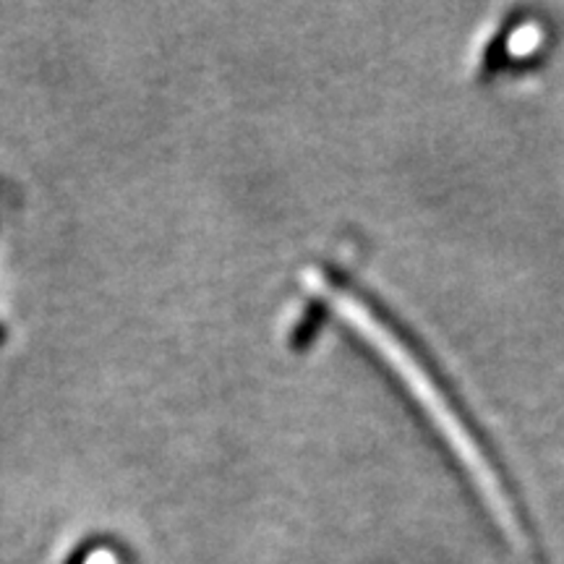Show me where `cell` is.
I'll return each instance as SVG.
<instances>
[{"instance_id": "1", "label": "cell", "mask_w": 564, "mask_h": 564, "mask_svg": "<svg viewBox=\"0 0 564 564\" xmlns=\"http://www.w3.org/2000/svg\"><path fill=\"white\" fill-rule=\"evenodd\" d=\"M329 285H333V299H337L345 312L343 316L358 324L361 333L373 345L382 348L387 361L394 366V371L403 373L405 384L411 387L415 400H421V405L436 421V426L442 429V434L453 444L455 453L463 457L465 470L481 489L491 512L502 520L499 525H505V533L512 541H518V546H525V525L520 523V507L514 502L505 470L499 468L497 457L489 453L484 440H478V432L468 421L470 415H465L463 408L453 400L455 394L444 387L442 379L434 377L426 358L415 352L408 337L400 329H394V324L387 319L384 312H379V306L373 308V303L366 301V295H361L358 288L352 291L350 282L335 278H329Z\"/></svg>"}]
</instances>
